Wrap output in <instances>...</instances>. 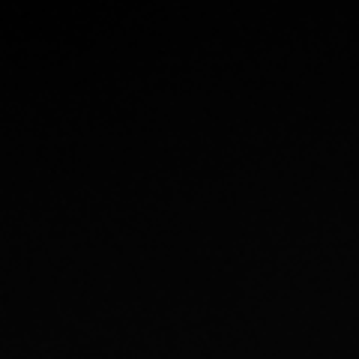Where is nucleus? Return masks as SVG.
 Masks as SVG:
<instances>
[]
</instances>
